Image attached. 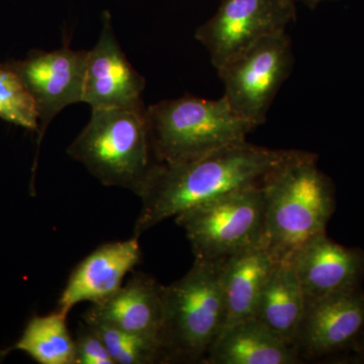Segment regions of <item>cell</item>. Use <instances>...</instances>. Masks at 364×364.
Returning a JSON list of instances; mask_svg holds the SVG:
<instances>
[{"label": "cell", "mask_w": 364, "mask_h": 364, "mask_svg": "<svg viewBox=\"0 0 364 364\" xmlns=\"http://www.w3.org/2000/svg\"><path fill=\"white\" fill-rule=\"evenodd\" d=\"M298 150L269 149L245 142L228 146L193 161L156 163L139 198L142 208L134 228L139 239L158 224L198 203L262 182Z\"/></svg>", "instance_id": "obj_1"}, {"label": "cell", "mask_w": 364, "mask_h": 364, "mask_svg": "<svg viewBox=\"0 0 364 364\" xmlns=\"http://www.w3.org/2000/svg\"><path fill=\"white\" fill-rule=\"evenodd\" d=\"M317 155L298 150L261 182L265 198L263 246L287 260L306 242L325 233L335 210L331 179L318 169Z\"/></svg>", "instance_id": "obj_2"}, {"label": "cell", "mask_w": 364, "mask_h": 364, "mask_svg": "<svg viewBox=\"0 0 364 364\" xmlns=\"http://www.w3.org/2000/svg\"><path fill=\"white\" fill-rule=\"evenodd\" d=\"M105 186L140 196L156 164L145 105L92 109L90 122L67 149Z\"/></svg>", "instance_id": "obj_3"}, {"label": "cell", "mask_w": 364, "mask_h": 364, "mask_svg": "<svg viewBox=\"0 0 364 364\" xmlns=\"http://www.w3.org/2000/svg\"><path fill=\"white\" fill-rule=\"evenodd\" d=\"M155 161L181 164L228 146L245 142L255 129L231 109L225 97L186 95L146 107Z\"/></svg>", "instance_id": "obj_4"}, {"label": "cell", "mask_w": 364, "mask_h": 364, "mask_svg": "<svg viewBox=\"0 0 364 364\" xmlns=\"http://www.w3.org/2000/svg\"><path fill=\"white\" fill-rule=\"evenodd\" d=\"M225 259H196L181 279L164 286L161 342L166 363H205L226 323Z\"/></svg>", "instance_id": "obj_5"}, {"label": "cell", "mask_w": 364, "mask_h": 364, "mask_svg": "<svg viewBox=\"0 0 364 364\" xmlns=\"http://www.w3.org/2000/svg\"><path fill=\"white\" fill-rule=\"evenodd\" d=\"M196 259L219 260L263 245L265 198L250 184L198 203L177 215Z\"/></svg>", "instance_id": "obj_6"}, {"label": "cell", "mask_w": 364, "mask_h": 364, "mask_svg": "<svg viewBox=\"0 0 364 364\" xmlns=\"http://www.w3.org/2000/svg\"><path fill=\"white\" fill-rule=\"evenodd\" d=\"M294 61L287 33L265 38L218 69L224 83L223 97L256 129L267 121L273 100L291 75Z\"/></svg>", "instance_id": "obj_7"}, {"label": "cell", "mask_w": 364, "mask_h": 364, "mask_svg": "<svg viewBox=\"0 0 364 364\" xmlns=\"http://www.w3.org/2000/svg\"><path fill=\"white\" fill-rule=\"evenodd\" d=\"M296 0H220L218 11L196 30L215 68L256 43L286 33L296 18Z\"/></svg>", "instance_id": "obj_8"}, {"label": "cell", "mask_w": 364, "mask_h": 364, "mask_svg": "<svg viewBox=\"0 0 364 364\" xmlns=\"http://www.w3.org/2000/svg\"><path fill=\"white\" fill-rule=\"evenodd\" d=\"M87 52L68 46L53 51L33 50L25 59L6 63L18 74L37 111L39 127L32 183L41 144L50 124L68 105L82 102Z\"/></svg>", "instance_id": "obj_9"}, {"label": "cell", "mask_w": 364, "mask_h": 364, "mask_svg": "<svg viewBox=\"0 0 364 364\" xmlns=\"http://www.w3.org/2000/svg\"><path fill=\"white\" fill-rule=\"evenodd\" d=\"M145 86L117 42L112 14L104 11L100 38L87 52L82 102L92 109L143 107Z\"/></svg>", "instance_id": "obj_10"}, {"label": "cell", "mask_w": 364, "mask_h": 364, "mask_svg": "<svg viewBox=\"0 0 364 364\" xmlns=\"http://www.w3.org/2000/svg\"><path fill=\"white\" fill-rule=\"evenodd\" d=\"M364 328L360 287L306 301L296 349L304 358H322L354 344Z\"/></svg>", "instance_id": "obj_11"}, {"label": "cell", "mask_w": 364, "mask_h": 364, "mask_svg": "<svg viewBox=\"0 0 364 364\" xmlns=\"http://www.w3.org/2000/svg\"><path fill=\"white\" fill-rule=\"evenodd\" d=\"M306 301L360 287L364 277V251L345 247L318 234L291 255Z\"/></svg>", "instance_id": "obj_12"}, {"label": "cell", "mask_w": 364, "mask_h": 364, "mask_svg": "<svg viewBox=\"0 0 364 364\" xmlns=\"http://www.w3.org/2000/svg\"><path fill=\"white\" fill-rule=\"evenodd\" d=\"M141 256L136 237L100 246L72 272L57 311L68 315L83 301L93 305L109 298L123 286L124 277L140 262Z\"/></svg>", "instance_id": "obj_13"}, {"label": "cell", "mask_w": 364, "mask_h": 364, "mask_svg": "<svg viewBox=\"0 0 364 364\" xmlns=\"http://www.w3.org/2000/svg\"><path fill=\"white\" fill-rule=\"evenodd\" d=\"M163 315L164 286L150 275L139 272L109 298L93 304L83 315V321L161 341Z\"/></svg>", "instance_id": "obj_14"}, {"label": "cell", "mask_w": 364, "mask_h": 364, "mask_svg": "<svg viewBox=\"0 0 364 364\" xmlns=\"http://www.w3.org/2000/svg\"><path fill=\"white\" fill-rule=\"evenodd\" d=\"M210 364H296L298 349L287 343L256 318L230 325L220 333L208 352Z\"/></svg>", "instance_id": "obj_15"}, {"label": "cell", "mask_w": 364, "mask_h": 364, "mask_svg": "<svg viewBox=\"0 0 364 364\" xmlns=\"http://www.w3.org/2000/svg\"><path fill=\"white\" fill-rule=\"evenodd\" d=\"M277 261L263 245L226 258L223 270L226 306L224 329L246 318H255L261 294Z\"/></svg>", "instance_id": "obj_16"}, {"label": "cell", "mask_w": 364, "mask_h": 364, "mask_svg": "<svg viewBox=\"0 0 364 364\" xmlns=\"http://www.w3.org/2000/svg\"><path fill=\"white\" fill-rule=\"evenodd\" d=\"M306 303L291 261H277L261 294L255 318L280 339L296 346Z\"/></svg>", "instance_id": "obj_17"}, {"label": "cell", "mask_w": 364, "mask_h": 364, "mask_svg": "<svg viewBox=\"0 0 364 364\" xmlns=\"http://www.w3.org/2000/svg\"><path fill=\"white\" fill-rule=\"evenodd\" d=\"M67 315L53 312L28 321L11 351L23 352L40 364H75V339L66 324Z\"/></svg>", "instance_id": "obj_18"}, {"label": "cell", "mask_w": 364, "mask_h": 364, "mask_svg": "<svg viewBox=\"0 0 364 364\" xmlns=\"http://www.w3.org/2000/svg\"><path fill=\"white\" fill-rule=\"evenodd\" d=\"M85 323L100 335L114 364L166 363L159 339L123 331L102 323Z\"/></svg>", "instance_id": "obj_19"}, {"label": "cell", "mask_w": 364, "mask_h": 364, "mask_svg": "<svg viewBox=\"0 0 364 364\" xmlns=\"http://www.w3.org/2000/svg\"><path fill=\"white\" fill-rule=\"evenodd\" d=\"M0 119L28 131L37 132L39 127L32 97L6 63L0 64Z\"/></svg>", "instance_id": "obj_20"}, {"label": "cell", "mask_w": 364, "mask_h": 364, "mask_svg": "<svg viewBox=\"0 0 364 364\" xmlns=\"http://www.w3.org/2000/svg\"><path fill=\"white\" fill-rule=\"evenodd\" d=\"M75 348V364H114L100 335L83 320L78 327Z\"/></svg>", "instance_id": "obj_21"}, {"label": "cell", "mask_w": 364, "mask_h": 364, "mask_svg": "<svg viewBox=\"0 0 364 364\" xmlns=\"http://www.w3.org/2000/svg\"><path fill=\"white\" fill-rule=\"evenodd\" d=\"M358 344V350L359 353V356H360L361 360H363V363H364V334L360 335V336L358 337V339L356 340L355 343Z\"/></svg>", "instance_id": "obj_22"}, {"label": "cell", "mask_w": 364, "mask_h": 364, "mask_svg": "<svg viewBox=\"0 0 364 364\" xmlns=\"http://www.w3.org/2000/svg\"><path fill=\"white\" fill-rule=\"evenodd\" d=\"M296 1L303 2L305 6L310 7V9H315L321 2L331 1V0H296Z\"/></svg>", "instance_id": "obj_23"}, {"label": "cell", "mask_w": 364, "mask_h": 364, "mask_svg": "<svg viewBox=\"0 0 364 364\" xmlns=\"http://www.w3.org/2000/svg\"><path fill=\"white\" fill-rule=\"evenodd\" d=\"M11 348L4 349V348H1V347H0V363H4V359L6 358V356L9 355V352H11Z\"/></svg>", "instance_id": "obj_24"}]
</instances>
